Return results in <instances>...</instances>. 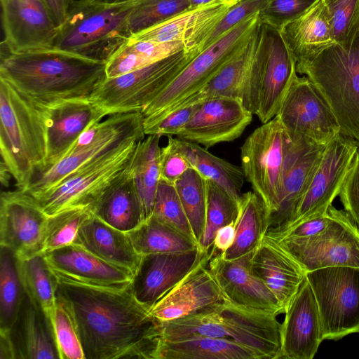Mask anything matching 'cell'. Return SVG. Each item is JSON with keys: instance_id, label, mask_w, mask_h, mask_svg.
<instances>
[{"instance_id": "c3c4849f", "label": "cell", "mask_w": 359, "mask_h": 359, "mask_svg": "<svg viewBox=\"0 0 359 359\" xmlns=\"http://www.w3.org/2000/svg\"><path fill=\"white\" fill-rule=\"evenodd\" d=\"M334 43L348 44L359 31V0H324Z\"/></svg>"}, {"instance_id": "ee69618b", "label": "cell", "mask_w": 359, "mask_h": 359, "mask_svg": "<svg viewBox=\"0 0 359 359\" xmlns=\"http://www.w3.org/2000/svg\"><path fill=\"white\" fill-rule=\"evenodd\" d=\"M57 296L48 316L59 359H86L77 325L68 304Z\"/></svg>"}, {"instance_id": "5b68a950", "label": "cell", "mask_w": 359, "mask_h": 359, "mask_svg": "<svg viewBox=\"0 0 359 359\" xmlns=\"http://www.w3.org/2000/svg\"><path fill=\"white\" fill-rule=\"evenodd\" d=\"M133 3L76 0L58 26L53 48L107 62L132 36L128 15Z\"/></svg>"}, {"instance_id": "d590c367", "label": "cell", "mask_w": 359, "mask_h": 359, "mask_svg": "<svg viewBox=\"0 0 359 359\" xmlns=\"http://www.w3.org/2000/svg\"><path fill=\"white\" fill-rule=\"evenodd\" d=\"M169 137L187 159L191 168L205 178L224 188L240 205L243 197L241 190L245 180L241 166L238 167L213 155L199 144Z\"/></svg>"}, {"instance_id": "5bb4252c", "label": "cell", "mask_w": 359, "mask_h": 359, "mask_svg": "<svg viewBox=\"0 0 359 359\" xmlns=\"http://www.w3.org/2000/svg\"><path fill=\"white\" fill-rule=\"evenodd\" d=\"M137 142L82 167L34 197L48 217L70 208L90 207L128 165Z\"/></svg>"}, {"instance_id": "680465c9", "label": "cell", "mask_w": 359, "mask_h": 359, "mask_svg": "<svg viewBox=\"0 0 359 359\" xmlns=\"http://www.w3.org/2000/svg\"><path fill=\"white\" fill-rule=\"evenodd\" d=\"M0 359H16L11 330H0Z\"/></svg>"}, {"instance_id": "9f6ffc18", "label": "cell", "mask_w": 359, "mask_h": 359, "mask_svg": "<svg viewBox=\"0 0 359 359\" xmlns=\"http://www.w3.org/2000/svg\"><path fill=\"white\" fill-rule=\"evenodd\" d=\"M236 237L235 222L230 223L219 229L215 234L210 250L211 257L224 252L233 245Z\"/></svg>"}, {"instance_id": "ab89813d", "label": "cell", "mask_w": 359, "mask_h": 359, "mask_svg": "<svg viewBox=\"0 0 359 359\" xmlns=\"http://www.w3.org/2000/svg\"><path fill=\"white\" fill-rule=\"evenodd\" d=\"M18 267L25 293L48 318L57 299V279L43 254L18 259Z\"/></svg>"}, {"instance_id": "6da1fadb", "label": "cell", "mask_w": 359, "mask_h": 359, "mask_svg": "<svg viewBox=\"0 0 359 359\" xmlns=\"http://www.w3.org/2000/svg\"><path fill=\"white\" fill-rule=\"evenodd\" d=\"M56 295L74 316L86 359H155L161 322L124 289L93 287L57 278Z\"/></svg>"}, {"instance_id": "cb8c5ba5", "label": "cell", "mask_w": 359, "mask_h": 359, "mask_svg": "<svg viewBox=\"0 0 359 359\" xmlns=\"http://www.w3.org/2000/svg\"><path fill=\"white\" fill-rule=\"evenodd\" d=\"M43 107L47 124V154L43 165L36 172L59 161L86 130L107 116L90 98L66 100Z\"/></svg>"}, {"instance_id": "277c9868", "label": "cell", "mask_w": 359, "mask_h": 359, "mask_svg": "<svg viewBox=\"0 0 359 359\" xmlns=\"http://www.w3.org/2000/svg\"><path fill=\"white\" fill-rule=\"evenodd\" d=\"M277 316L228 301L202 313L161 322V338L198 334L228 339L251 349L259 359H280L281 323Z\"/></svg>"}, {"instance_id": "6125c7cd", "label": "cell", "mask_w": 359, "mask_h": 359, "mask_svg": "<svg viewBox=\"0 0 359 359\" xmlns=\"http://www.w3.org/2000/svg\"><path fill=\"white\" fill-rule=\"evenodd\" d=\"M98 1L102 2V3H115L120 1L121 0H97Z\"/></svg>"}, {"instance_id": "52a82bcc", "label": "cell", "mask_w": 359, "mask_h": 359, "mask_svg": "<svg viewBox=\"0 0 359 359\" xmlns=\"http://www.w3.org/2000/svg\"><path fill=\"white\" fill-rule=\"evenodd\" d=\"M143 121L139 111L107 116L86 130L59 161L36 172L24 191L36 196L82 167L143 140Z\"/></svg>"}, {"instance_id": "1f68e13d", "label": "cell", "mask_w": 359, "mask_h": 359, "mask_svg": "<svg viewBox=\"0 0 359 359\" xmlns=\"http://www.w3.org/2000/svg\"><path fill=\"white\" fill-rule=\"evenodd\" d=\"M11 335L17 359H59L48 318L25 293Z\"/></svg>"}, {"instance_id": "b9f144b4", "label": "cell", "mask_w": 359, "mask_h": 359, "mask_svg": "<svg viewBox=\"0 0 359 359\" xmlns=\"http://www.w3.org/2000/svg\"><path fill=\"white\" fill-rule=\"evenodd\" d=\"M206 186L205 224L198 244L202 251L211 250L217 230L230 223L236 222L239 211L238 203L224 188L208 179H206Z\"/></svg>"}, {"instance_id": "8d00e7d4", "label": "cell", "mask_w": 359, "mask_h": 359, "mask_svg": "<svg viewBox=\"0 0 359 359\" xmlns=\"http://www.w3.org/2000/svg\"><path fill=\"white\" fill-rule=\"evenodd\" d=\"M135 148L130 170L143 215V222L151 217L160 181L158 156L161 135H149Z\"/></svg>"}, {"instance_id": "e575fe53", "label": "cell", "mask_w": 359, "mask_h": 359, "mask_svg": "<svg viewBox=\"0 0 359 359\" xmlns=\"http://www.w3.org/2000/svg\"><path fill=\"white\" fill-rule=\"evenodd\" d=\"M235 227L236 237L233 245L224 252L219 253L226 260L238 259L255 252L269 228L265 204L254 191L243 194Z\"/></svg>"}, {"instance_id": "7c38bea8", "label": "cell", "mask_w": 359, "mask_h": 359, "mask_svg": "<svg viewBox=\"0 0 359 359\" xmlns=\"http://www.w3.org/2000/svg\"><path fill=\"white\" fill-rule=\"evenodd\" d=\"M289 135L275 116L248 135L241 147L245 179L263 200L269 218L277 211Z\"/></svg>"}, {"instance_id": "2e32d148", "label": "cell", "mask_w": 359, "mask_h": 359, "mask_svg": "<svg viewBox=\"0 0 359 359\" xmlns=\"http://www.w3.org/2000/svg\"><path fill=\"white\" fill-rule=\"evenodd\" d=\"M276 116L289 135L314 144L326 145L340 134L331 109L306 76L294 79Z\"/></svg>"}, {"instance_id": "7a4b0ae2", "label": "cell", "mask_w": 359, "mask_h": 359, "mask_svg": "<svg viewBox=\"0 0 359 359\" xmlns=\"http://www.w3.org/2000/svg\"><path fill=\"white\" fill-rule=\"evenodd\" d=\"M105 68L55 48L13 53L1 43L0 78L40 105L90 98L107 78Z\"/></svg>"}, {"instance_id": "f6af8a7d", "label": "cell", "mask_w": 359, "mask_h": 359, "mask_svg": "<svg viewBox=\"0 0 359 359\" xmlns=\"http://www.w3.org/2000/svg\"><path fill=\"white\" fill-rule=\"evenodd\" d=\"M93 215L90 207L63 210L48 218L42 254L73 243L83 224Z\"/></svg>"}, {"instance_id": "3957f363", "label": "cell", "mask_w": 359, "mask_h": 359, "mask_svg": "<svg viewBox=\"0 0 359 359\" xmlns=\"http://www.w3.org/2000/svg\"><path fill=\"white\" fill-rule=\"evenodd\" d=\"M43 106L27 98L0 78V151L1 163L24 191L44 164L47 154Z\"/></svg>"}, {"instance_id": "7bdbcfd3", "label": "cell", "mask_w": 359, "mask_h": 359, "mask_svg": "<svg viewBox=\"0 0 359 359\" xmlns=\"http://www.w3.org/2000/svg\"><path fill=\"white\" fill-rule=\"evenodd\" d=\"M196 242L202 236L206 217V179L189 168L174 184Z\"/></svg>"}, {"instance_id": "9c48e42d", "label": "cell", "mask_w": 359, "mask_h": 359, "mask_svg": "<svg viewBox=\"0 0 359 359\" xmlns=\"http://www.w3.org/2000/svg\"><path fill=\"white\" fill-rule=\"evenodd\" d=\"M262 24L263 40L249 69L242 102L265 123L278 114L297 72L280 32Z\"/></svg>"}, {"instance_id": "816d5d0a", "label": "cell", "mask_w": 359, "mask_h": 359, "mask_svg": "<svg viewBox=\"0 0 359 359\" xmlns=\"http://www.w3.org/2000/svg\"><path fill=\"white\" fill-rule=\"evenodd\" d=\"M339 196L344 211L359 229V147L340 189Z\"/></svg>"}, {"instance_id": "60d3db41", "label": "cell", "mask_w": 359, "mask_h": 359, "mask_svg": "<svg viewBox=\"0 0 359 359\" xmlns=\"http://www.w3.org/2000/svg\"><path fill=\"white\" fill-rule=\"evenodd\" d=\"M0 330H11L15 324L25 291L18 258L9 248L0 246Z\"/></svg>"}, {"instance_id": "7dc6e473", "label": "cell", "mask_w": 359, "mask_h": 359, "mask_svg": "<svg viewBox=\"0 0 359 359\" xmlns=\"http://www.w3.org/2000/svg\"><path fill=\"white\" fill-rule=\"evenodd\" d=\"M151 216L195 241L174 184L160 179Z\"/></svg>"}, {"instance_id": "9a60e30c", "label": "cell", "mask_w": 359, "mask_h": 359, "mask_svg": "<svg viewBox=\"0 0 359 359\" xmlns=\"http://www.w3.org/2000/svg\"><path fill=\"white\" fill-rule=\"evenodd\" d=\"M358 148L341 134L329 142L290 218L278 227L269 230L285 228L325 213L339 196Z\"/></svg>"}, {"instance_id": "836d02e7", "label": "cell", "mask_w": 359, "mask_h": 359, "mask_svg": "<svg viewBox=\"0 0 359 359\" xmlns=\"http://www.w3.org/2000/svg\"><path fill=\"white\" fill-rule=\"evenodd\" d=\"M155 359H259L251 349L233 340L190 334L161 338Z\"/></svg>"}, {"instance_id": "f546056e", "label": "cell", "mask_w": 359, "mask_h": 359, "mask_svg": "<svg viewBox=\"0 0 359 359\" xmlns=\"http://www.w3.org/2000/svg\"><path fill=\"white\" fill-rule=\"evenodd\" d=\"M280 33L296 65L311 60L334 43L324 0L287 23Z\"/></svg>"}, {"instance_id": "d4e9b609", "label": "cell", "mask_w": 359, "mask_h": 359, "mask_svg": "<svg viewBox=\"0 0 359 359\" xmlns=\"http://www.w3.org/2000/svg\"><path fill=\"white\" fill-rule=\"evenodd\" d=\"M285 314L280 359H312L323 339L318 306L306 276Z\"/></svg>"}, {"instance_id": "f35d334b", "label": "cell", "mask_w": 359, "mask_h": 359, "mask_svg": "<svg viewBox=\"0 0 359 359\" xmlns=\"http://www.w3.org/2000/svg\"><path fill=\"white\" fill-rule=\"evenodd\" d=\"M127 233L135 249L141 255L183 252L198 248L194 240L152 216Z\"/></svg>"}, {"instance_id": "be15d7a7", "label": "cell", "mask_w": 359, "mask_h": 359, "mask_svg": "<svg viewBox=\"0 0 359 359\" xmlns=\"http://www.w3.org/2000/svg\"><path fill=\"white\" fill-rule=\"evenodd\" d=\"M121 1H132V0H121Z\"/></svg>"}, {"instance_id": "bcb514c9", "label": "cell", "mask_w": 359, "mask_h": 359, "mask_svg": "<svg viewBox=\"0 0 359 359\" xmlns=\"http://www.w3.org/2000/svg\"><path fill=\"white\" fill-rule=\"evenodd\" d=\"M128 25L132 36L191 8L188 0H132Z\"/></svg>"}, {"instance_id": "83f0119b", "label": "cell", "mask_w": 359, "mask_h": 359, "mask_svg": "<svg viewBox=\"0 0 359 359\" xmlns=\"http://www.w3.org/2000/svg\"><path fill=\"white\" fill-rule=\"evenodd\" d=\"M250 265L252 272L273 293L285 312L304 280V271L267 232L253 252Z\"/></svg>"}, {"instance_id": "44dd1931", "label": "cell", "mask_w": 359, "mask_h": 359, "mask_svg": "<svg viewBox=\"0 0 359 359\" xmlns=\"http://www.w3.org/2000/svg\"><path fill=\"white\" fill-rule=\"evenodd\" d=\"M43 255L57 278L93 287L124 289L134 275L130 269L104 261L76 243Z\"/></svg>"}, {"instance_id": "4fadbf2b", "label": "cell", "mask_w": 359, "mask_h": 359, "mask_svg": "<svg viewBox=\"0 0 359 359\" xmlns=\"http://www.w3.org/2000/svg\"><path fill=\"white\" fill-rule=\"evenodd\" d=\"M330 209V222L315 236L304 238L272 236L305 273L331 266L359 269V229L344 210L332 205Z\"/></svg>"}, {"instance_id": "8fae6325", "label": "cell", "mask_w": 359, "mask_h": 359, "mask_svg": "<svg viewBox=\"0 0 359 359\" xmlns=\"http://www.w3.org/2000/svg\"><path fill=\"white\" fill-rule=\"evenodd\" d=\"M318 306L322 338L359 332V269L331 266L305 273Z\"/></svg>"}, {"instance_id": "d6986e66", "label": "cell", "mask_w": 359, "mask_h": 359, "mask_svg": "<svg viewBox=\"0 0 359 359\" xmlns=\"http://www.w3.org/2000/svg\"><path fill=\"white\" fill-rule=\"evenodd\" d=\"M252 114L241 100L214 97L200 103L177 138L208 149L238 139L251 123Z\"/></svg>"}, {"instance_id": "484cf974", "label": "cell", "mask_w": 359, "mask_h": 359, "mask_svg": "<svg viewBox=\"0 0 359 359\" xmlns=\"http://www.w3.org/2000/svg\"><path fill=\"white\" fill-rule=\"evenodd\" d=\"M253 252L233 260L224 259L217 254L210 259L209 268L232 304L277 315L284 313L273 293L252 272L250 261Z\"/></svg>"}, {"instance_id": "11a10c76", "label": "cell", "mask_w": 359, "mask_h": 359, "mask_svg": "<svg viewBox=\"0 0 359 359\" xmlns=\"http://www.w3.org/2000/svg\"><path fill=\"white\" fill-rule=\"evenodd\" d=\"M330 207L323 215L305 219L285 228L269 230L267 233L277 238H304L315 236L323 231L330 222Z\"/></svg>"}, {"instance_id": "7402d4cb", "label": "cell", "mask_w": 359, "mask_h": 359, "mask_svg": "<svg viewBox=\"0 0 359 359\" xmlns=\"http://www.w3.org/2000/svg\"><path fill=\"white\" fill-rule=\"evenodd\" d=\"M241 0H216L178 15L131 36L135 40L182 41L184 50L194 57L218 22Z\"/></svg>"}, {"instance_id": "f1b7e54d", "label": "cell", "mask_w": 359, "mask_h": 359, "mask_svg": "<svg viewBox=\"0 0 359 359\" xmlns=\"http://www.w3.org/2000/svg\"><path fill=\"white\" fill-rule=\"evenodd\" d=\"M263 37L264 28L260 19L246 41L210 81L200 91L185 100L175 110L214 97H225L242 100L244 83Z\"/></svg>"}, {"instance_id": "ba28073f", "label": "cell", "mask_w": 359, "mask_h": 359, "mask_svg": "<svg viewBox=\"0 0 359 359\" xmlns=\"http://www.w3.org/2000/svg\"><path fill=\"white\" fill-rule=\"evenodd\" d=\"M259 20V11L252 14L194 57L142 110L143 126L161 120L203 88L246 41Z\"/></svg>"}, {"instance_id": "91938a15", "label": "cell", "mask_w": 359, "mask_h": 359, "mask_svg": "<svg viewBox=\"0 0 359 359\" xmlns=\"http://www.w3.org/2000/svg\"><path fill=\"white\" fill-rule=\"evenodd\" d=\"M11 177L10 172L6 169V168L4 165L3 163H1V184L4 186L8 185L9 179Z\"/></svg>"}, {"instance_id": "6f0895ef", "label": "cell", "mask_w": 359, "mask_h": 359, "mask_svg": "<svg viewBox=\"0 0 359 359\" xmlns=\"http://www.w3.org/2000/svg\"><path fill=\"white\" fill-rule=\"evenodd\" d=\"M54 22L60 25L65 20L72 4L76 0H41Z\"/></svg>"}, {"instance_id": "681fc988", "label": "cell", "mask_w": 359, "mask_h": 359, "mask_svg": "<svg viewBox=\"0 0 359 359\" xmlns=\"http://www.w3.org/2000/svg\"><path fill=\"white\" fill-rule=\"evenodd\" d=\"M319 0H267L259 11L261 21L279 32L298 18Z\"/></svg>"}, {"instance_id": "d6a6232c", "label": "cell", "mask_w": 359, "mask_h": 359, "mask_svg": "<svg viewBox=\"0 0 359 359\" xmlns=\"http://www.w3.org/2000/svg\"><path fill=\"white\" fill-rule=\"evenodd\" d=\"M74 243L111 264L136 271L142 255L127 232L105 223L93 214L83 224Z\"/></svg>"}, {"instance_id": "603a6c76", "label": "cell", "mask_w": 359, "mask_h": 359, "mask_svg": "<svg viewBox=\"0 0 359 359\" xmlns=\"http://www.w3.org/2000/svg\"><path fill=\"white\" fill-rule=\"evenodd\" d=\"M205 251L142 255L130 287L135 299L150 309L196 265Z\"/></svg>"}, {"instance_id": "e0dca14e", "label": "cell", "mask_w": 359, "mask_h": 359, "mask_svg": "<svg viewBox=\"0 0 359 359\" xmlns=\"http://www.w3.org/2000/svg\"><path fill=\"white\" fill-rule=\"evenodd\" d=\"M48 217L36 199L16 189L3 191L0 201V246L11 249L18 259L42 254Z\"/></svg>"}, {"instance_id": "8992f818", "label": "cell", "mask_w": 359, "mask_h": 359, "mask_svg": "<svg viewBox=\"0 0 359 359\" xmlns=\"http://www.w3.org/2000/svg\"><path fill=\"white\" fill-rule=\"evenodd\" d=\"M316 86L334 114L340 134L359 147V31L346 46L334 43L296 65Z\"/></svg>"}, {"instance_id": "74e56055", "label": "cell", "mask_w": 359, "mask_h": 359, "mask_svg": "<svg viewBox=\"0 0 359 359\" xmlns=\"http://www.w3.org/2000/svg\"><path fill=\"white\" fill-rule=\"evenodd\" d=\"M184 50L182 41L156 42L130 39L107 62V78L118 76Z\"/></svg>"}, {"instance_id": "30bf717a", "label": "cell", "mask_w": 359, "mask_h": 359, "mask_svg": "<svg viewBox=\"0 0 359 359\" xmlns=\"http://www.w3.org/2000/svg\"><path fill=\"white\" fill-rule=\"evenodd\" d=\"M194 57L182 50L146 67L106 78L90 99L107 116L142 112Z\"/></svg>"}, {"instance_id": "94428289", "label": "cell", "mask_w": 359, "mask_h": 359, "mask_svg": "<svg viewBox=\"0 0 359 359\" xmlns=\"http://www.w3.org/2000/svg\"><path fill=\"white\" fill-rule=\"evenodd\" d=\"M214 1L216 0H188L191 8H195Z\"/></svg>"}, {"instance_id": "db71d44e", "label": "cell", "mask_w": 359, "mask_h": 359, "mask_svg": "<svg viewBox=\"0 0 359 359\" xmlns=\"http://www.w3.org/2000/svg\"><path fill=\"white\" fill-rule=\"evenodd\" d=\"M199 104L200 103L183 107L171 112L156 122L144 126L145 135L177 136L191 119Z\"/></svg>"}, {"instance_id": "4316f807", "label": "cell", "mask_w": 359, "mask_h": 359, "mask_svg": "<svg viewBox=\"0 0 359 359\" xmlns=\"http://www.w3.org/2000/svg\"><path fill=\"white\" fill-rule=\"evenodd\" d=\"M325 146L289 135L280 203L277 211L269 218V229L278 227L290 218L313 175Z\"/></svg>"}, {"instance_id": "f5cc1de1", "label": "cell", "mask_w": 359, "mask_h": 359, "mask_svg": "<svg viewBox=\"0 0 359 359\" xmlns=\"http://www.w3.org/2000/svg\"><path fill=\"white\" fill-rule=\"evenodd\" d=\"M168 144L160 148L158 161L160 179L172 184L191 168L189 161L168 136Z\"/></svg>"}, {"instance_id": "f907efd6", "label": "cell", "mask_w": 359, "mask_h": 359, "mask_svg": "<svg viewBox=\"0 0 359 359\" xmlns=\"http://www.w3.org/2000/svg\"><path fill=\"white\" fill-rule=\"evenodd\" d=\"M267 0H241L234 5L218 22L205 39L199 48V53L212 45L243 20L259 12Z\"/></svg>"}, {"instance_id": "4dcf8cb0", "label": "cell", "mask_w": 359, "mask_h": 359, "mask_svg": "<svg viewBox=\"0 0 359 359\" xmlns=\"http://www.w3.org/2000/svg\"><path fill=\"white\" fill-rule=\"evenodd\" d=\"M130 163L90 206L95 216L124 232L136 229L143 222Z\"/></svg>"}, {"instance_id": "ffe728a7", "label": "cell", "mask_w": 359, "mask_h": 359, "mask_svg": "<svg viewBox=\"0 0 359 359\" xmlns=\"http://www.w3.org/2000/svg\"><path fill=\"white\" fill-rule=\"evenodd\" d=\"M4 39L11 52L52 48L58 26L41 0H0Z\"/></svg>"}, {"instance_id": "ac0fdd59", "label": "cell", "mask_w": 359, "mask_h": 359, "mask_svg": "<svg viewBox=\"0 0 359 359\" xmlns=\"http://www.w3.org/2000/svg\"><path fill=\"white\" fill-rule=\"evenodd\" d=\"M210 259V250L204 252L193 269L149 309V314L166 322L202 313L228 302L209 268Z\"/></svg>"}]
</instances>
